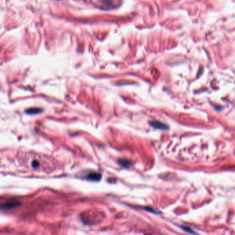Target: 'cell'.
<instances>
[{"label":"cell","instance_id":"cell-3","mask_svg":"<svg viewBox=\"0 0 235 235\" xmlns=\"http://www.w3.org/2000/svg\"><path fill=\"white\" fill-rule=\"evenodd\" d=\"M151 125L154 127L155 128H158V129H163V130H166L168 128V127L166 126V124L163 123L162 122H160V121H152L151 122Z\"/></svg>","mask_w":235,"mask_h":235},{"label":"cell","instance_id":"cell-4","mask_svg":"<svg viewBox=\"0 0 235 235\" xmlns=\"http://www.w3.org/2000/svg\"><path fill=\"white\" fill-rule=\"evenodd\" d=\"M42 111H43V110L39 108H31L25 110V112L28 115H37Z\"/></svg>","mask_w":235,"mask_h":235},{"label":"cell","instance_id":"cell-1","mask_svg":"<svg viewBox=\"0 0 235 235\" xmlns=\"http://www.w3.org/2000/svg\"><path fill=\"white\" fill-rule=\"evenodd\" d=\"M21 205V202L16 199H10L3 203L1 205V208L2 210H10L18 207Z\"/></svg>","mask_w":235,"mask_h":235},{"label":"cell","instance_id":"cell-5","mask_svg":"<svg viewBox=\"0 0 235 235\" xmlns=\"http://www.w3.org/2000/svg\"><path fill=\"white\" fill-rule=\"evenodd\" d=\"M118 163L123 168H128L131 165V161L128 159H120L118 160Z\"/></svg>","mask_w":235,"mask_h":235},{"label":"cell","instance_id":"cell-2","mask_svg":"<svg viewBox=\"0 0 235 235\" xmlns=\"http://www.w3.org/2000/svg\"><path fill=\"white\" fill-rule=\"evenodd\" d=\"M86 179L92 182H99L101 179V174L98 172L90 171L86 174Z\"/></svg>","mask_w":235,"mask_h":235},{"label":"cell","instance_id":"cell-6","mask_svg":"<svg viewBox=\"0 0 235 235\" xmlns=\"http://www.w3.org/2000/svg\"><path fill=\"white\" fill-rule=\"evenodd\" d=\"M30 166L33 169H37V168H38V167L39 166V162L37 160L34 159L32 162H31Z\"/></svg>","mask_w":235,"mask_h":235}]
</instances>
